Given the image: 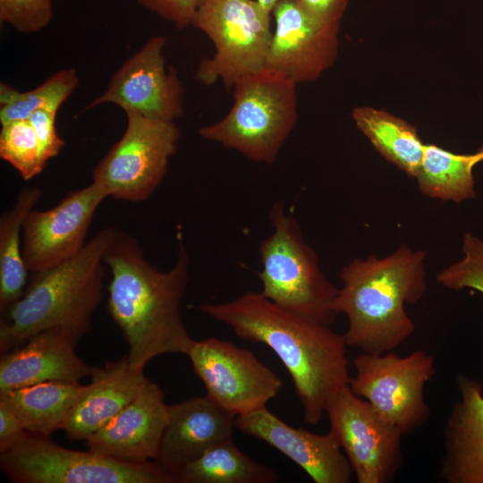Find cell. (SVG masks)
Instances as JSON below:
<instances>
[{"mask_svg":"<svg viewBox=\"0 0 483 483\" xmlns=\"http://www.w3.org/2000/svg\"><path fill=\"white\" fill-rule=\"evenodd\" d=\"M106 199L104 191L91 182L51 208L30 210L22 227V256L28 271L41 272L79 253L87 242L93 216Z\"/></svg>","mask_w":483,"mask_h":483,"instance_id":"14","label":"cell"},{"mask_svg":"<svg viewBox=\"0 0 483 483\" xmlns=\"http://www.w3.org/2000/svg\"><path fill=\"white\" fill-rule=\"evenodd\" d=\"M296 86L267 67L242 77L227 114L199 128V136L253 162L275 163L298 120Z\"/></svg>","mask_w":483,"mask_h":483,"instance_id":"5","label":"cell"},{"mask_svg":"<svg viewBox=\"0 0 483 483\" xmlns=\"http://www.w3.org/2000/svg\"><path fill=\"white\" fill-rule=\"evenodd\" d=\"M235 419L208 395L168 405L167 422L155 460L175 476L210 447L233 439Z\"/></svg>","mask_w":483,"mask_h":483,"instance_id":"18","label":"cell"},{"mask_svg":"<svg viewBox=\"0 0 483 483\" xmlns=\"http://www.w3.org/2000/svg\"><path fill=\"white\" fill-rule=\"evenodd\" d=\"M126 115L123 135L97 165L92 182L107 198L137 203L148 199L161 184L181 133L175 122Z\"/></svg>","mask_w":483,"mask_h":483,"instance_id":"9","label":"cell"},{"mask_svg":"<svg viewBox=\"0 0 483 483\" xmlns=\"http://www.w3.org/2000/svg\"><path fill=\"white\" fill-rule=\"evenodd\" d=\"M235 427L273 446L315 483H350L353 470L335 436L293 428L266 408L237 416Z\"/></svg>","mask_w":483,"mask_h":483,"instance_id":"16","label":"cell"},{"mask_svg":"<svg viewBox=\"0 0 483 483\" xmlns=\"http://www.w3.org/2000/svg\"><path fill=\"white\" fill-rule=\"evenodd\" d=\"M144 8L182 30L191 25L199 0H138Z\"/></svg>","mask_w":483,"mask_h":483,"instance_id":"32","label":"cell"},{"mask_svg":"<svg viewBox=\"0 0 483 483\" xmlns=\"http://www.w3.org/2000/svg\"><path fill=\"white\" fill-rule=\"evenodd\" d=\"M165 38H149L113 75L106 91L87 109L111 103L125 114L175 122L184 114V89L174 69L167 70L163 50Z\"/></svg>","mask_w":483,"mask_h":483,"instance_id":"13","label":"cell"},{"mask_svg":"<svg viewBox=\"0 0 483 483\" xmlns=\"http://www.w3.org/2000/svg\"><path fill=\"white\" fill-rule=\"evenodd\" d=\"M191 25L215 47L202 60L196 79L231 89L242 77L266 67L272 38L271 13L257 0H199Z\"/></svg>","mask_w":483,"mask_h":483,"instance_id":"7","label":"cell"},{"mask_svg":"<svg viewBox=\"0 0 483 483\" xmlns=\"http://www.w3.org/2000/svg\"><path fill=\"white\" fill-rule=\"evenodd\" d=\"M462 257L436 275L438 284L452 290L473 289L483 293V240L465 233L462 242Z\"/></svg>","mask_w":483,"mask_h":483,"instance_id":"29","label":"cell"},{"mask_svg":"<svg viewBox=\"0 0 483 483\" xmlns=\"http://www.w3.org/2000/svg\"><path fill=\"white\" fill-rule=\"evenodd\" d=\"M116 230L102 228L75 256L32 274L22 296L4 313L2 354L43 331L58 330L78 341L90 329L103 294L104 257Z\"/></svg>","mask_w":483,"mask_h":483,"instance_id":"4","label":"cell"},{"mask_svg":"<svg viewBox=\"0 0 483 483\" xmlns=\"http://www.w3.org/2000/svg\"><path fill=\"white\" fill-rule=\"evenodd\" d=\"M199 309L227 325L238 337L263 343L276 354L293 382L307 424H318L329 400L348 385L345 337L330 326L255 292L225 302L204 303Z\"/></svg>","mask_w":483,"mask_h":483,"instance_id":"1","label":"cell"},{"mask_svg":"<svg viewBox=\"0 0 483 483\" xmlns=\"http://www.w3.org/2000/svg\"><path fill=\"white\" fill-rule=\"evenodd\" d=\"M355 374L348 386L377 414L402 435L425 424L430 410L424 397L426 384L436 374L433 355L416 350L405 356L393 351L361 352L353 360Z\"/></svg>","mask_w":483,"mask_h":483,"instance_id":"10","label":"cell"},{"mask_svg":"<svg viewBox=\"0 0 483 483\" xmlns=\"http://www.w3.org/2000/svg\"><path fill=\"white\" fill-rule=\"evenodd\" d=\"M38 187L23 189L0 216V310L4 314L26 289L28 268L22 256V227L30 210L40 200Z\"/></svg>","mask_w":483,"mask_h":483,"instance_id":"25","label":"cell"},{"mask_svg":"<svg viewBox=\"0 0 483 483\" xmlns=\"http://www.w3.org/2000/svg\"><path fill=\"white\" fill-rule=\"evenodd\" d=\"M77 72L63 69L45 82L29 91L2 82L0 84V123L2 125L15 120H27L39 109L58 111L63 103L78 86Z\"/></svg>","mask_w":483,"mask_h":483,"instance_id":"27","label":"cell"},{"mask_svg":"<svg viewBox=\"0 0 483 483\" xmlns=\"http://www.w3.org/2000/svg\"><path fill=\"white\" fill-rule=\"evenodd\" d=\"M83 386L79 381H47L0 394L31 435L49 436L62 429Z\"/></svg>","mask_w":483,"mask_h":483,"instance_id":"22","label":"cell"},{"mask_svg":"<svg viewBox=\"0 0 483 483\" xmlns=\"http://www.w3.org/2000/svg\"><path fill=\"white\" fill-rule=\"evenodd\" d=\"M180 483H274L273 469L242 453L233 439L215 445L175 473Z\"/></svg>","mask_w":483,"mask_h":483,"instance_id":"26","label":"cell"},{"mask_svg":"<svg viewBox=\"0 0 483 483\" xmlns=\"http://www.w3.org/2000/svg\"><path fill=\"white\" fill-rule=\"evenodd\" d=\"M29 435L16 415L0 402V453L14 448Z\"/></svg>","mask_w":483,"mask_h":483,"instance_id":"33","label":"cell"},{"mask_svg":"<svg viewBox=\"0 0 483 483\" xmlns=\"http://www.w3.org/2000/svg\"><path fill=\"white\" fill-rule=\"evenodd\" d=\"M52 16V0H0V21L18 32H38L47 26Z\"/></svg>","mask_w":483,"mask_h":483,"instance_id":"30","label":"cell"},{"mask_svg":"<svg viewBox=\"0 0 483 483\" xmlns=\"http://www.w3.org/2000/svg\"><path fill=\"white\" fill-rule=\"evenodd\" d=\"M426 251L401 244L384 258H354L340 271L336 314L347 318V346L362 352L394 351L415 331L406 304L423 297Z\"/></svg>","mask_w":483,"mask_h":483,"instance_id":"3","label":"cell"},{"mask_svg":"<svg viewBox=\"0 0 483 483\" xmlns=\"http://www.w3.org/2000/svg\"><path fill=\"white\" fill-rule=\"evenodd\" d=\"M56 114L54 110L39 109L29 118L38 139L42 159L46 165L56 157L64 146V140L56 130Z\"/></svg>","mask_w":483,"mask_h":483,"instance_id":"31","label":"cell"},{"mask_svg":"<svg viewBox=\"0 0 483 483\" xmlns=\"http://www.w3.org/2000/svg\"><path fill=\"white\" fill-rule=\"evenodd\" d=\"M104 261L110 272L108 310L129 345L132 368L144 371L163 354L187 355L194 340L180 310L190 265L183 242L174 266L161 271L145 258L133 236L117 229Z\"/></svg>","mask_w":483,"mask_h":483,"instance_id":"2","label":"cell"},{"mask_svg":"<svg viewBox=\"0 0 483 483\" xmlns=\"http://www.w3.org/2000/svg\"><path fill=\"white\" fill-rule=\"evenodd\" d=\"M456 383L459 399L445 422L438 474L447 483H483V388L462 374Z\"/></svg>","mask_w":483,"mask_h":483,"instance_id":"20","label":"cell"},{"mask_svg":"<svg viewBox=\"0 0 483 483\" xmlns=\"http://www.w3.org/2000/svg\"><path fill=\"white\" fill-rule=\"evenodd\" d=\"M77 340L58 330L40 332L21 347L2 354L0 394L47 381H79L95 367L74 350Z\"/></svg>","mask_w":483,"mask_h":483,"instance_id":"19","label":"cell"},{"mask_svg":"<svg viewBox=\"0 0 483 483\" xmlns=\"http://www.w3.org/2000/svg\"><path fill=\"white\" fill-rule=\"evenodd\" d=\"M483 154H458L435 144H425L414 179L427 197L461 202L476 197L473 169Z\"/></svg>","mask_w":483,"mask_h":483,"instance_id":"24","label":"cell"},{"mask_svg":"<svg viewBox=\"0 0 483 483\" xmlns=\"http://www.w3.org/2000/svg\"><path fill=\"white\" fill-rule=\"evenodd\" d=\"M477 151L483 154V143L481 144V146L479 148Z\"/></svg>","mask_w":483,"mask_h":483,"instance_id":"36","label":"cell"},{"mask_svg":"<svg viewBox=\"0 0 483 483\" xmlns=\"http://www.w3.org/2000/svg\"><path fill=\"white\" fill-rule=\"evenodd\" d=\"M187 356L207 395L235 417L266 408L283 386L255 353L217 337L194 340Z\"/></svg>","mask_w":483,"mask_h":483,"instance_id":"11","label":"cell"},{"mask_svg":"<svg viewBox=\"0 0 483 483\" xmlns=\"http://www.w3.org/2000/svg\"><path fill=\"white\" fill-rule=\"evenodd\" d=\"M315 19L326 23H340L349 0H297Z\"/></svg>","mask_w":483,"mask_h":483,"instance_id":"34","label":"cell"},{"mask_svg":"<svg viewBox=\"0 0 483 483\" xmlns=\"http://www.w3.org/2000/svg\"><path fill=\"white\" fill-rule=\"evenodd\" d=\"M262 7L272 13V10L277 0H257Z\"/></svg>","mask_w":483,"mask_h":483,"instance_id":"35","label":"cell"},{"mask_svg":"<svg viewBox=\"0 0 483 483\" xmlns=\"http://www.w3.org/2000/svg\"><path fill=\"white\" fill-rule=\"evenodd\" d=\"M168 418L165 394L146 378L137 396L86 440L89 450L142 463L156 459Z\"/></svg>","mask_w":483,"mask_h":483,"instance_id":"17","label":"cell"},{"mask_svg":"<svg viewBox=\"0 0 483 483\" xmlns=\"http://www.w3.org/2000/svg\"><path fill=\"white\" fill-rule=\"evenodd\" d=\"M268 216L273 231L258 246L261 294L286 309L331 326L337 315L338 288L321 270L317 253L284 203L276 201Z\"/></svg>","mask_w":483,"mask_h":483,"instance_id":"6","label":"cell"},{"mask_svg":"<svg viewBox=\"0 0 483 483\" xmlns=\"http://www.w3.org/2000/svg\"><path fill=\"white\" fill-rule=\"evenodd\" d=\"M329 432L347 457L358 483H387L403 462L402 434L345 386L328 402Z\"/></svg>","mask_w":483,"mask_h":483,"instance_id":"12","label":"cell"},{"mask_svg":"<svg viewBox=\"0 0 483 483\" xmlns=\"http://www.w3.org/2000/svg\"><path fill=\"white\" fill-rule=\"evenodd\" d=\"M275 29L266 67L297 85L312 82L335 62L340 23H326L309 15L297 0H277Z\"/></svg>","mask_w":483,"mask_h":483,"instance_id":"15","label":"cell"},{"mask_svg":"<svg viewBox=\"0 0 483 483\" xmlns=\"http://www.w3.org/2000/svg\"><path fill=\"white\" fill-rule=\"evenodd\" d=\"M2 470L20 483H174V473L157 461L142 463L113 459L89 450L59 446L48 436L30 434L1 453Z\"/></svg>","mask_w":483,"mask_h":483,"instance_id":"8","label":"cell"},{"mask_svg":"<svg viewBox=\"0 0 483 483\" xmlns=\"http://www.w3.org/2000/svg\"><path fill=\"white\" fill-rule=\"evenodd\" d=\"M356 127L387 161L415 178L424 143L412 124L385 110L358 106L352 112Z\"/></svg>","mask_w":483,"mask_h":483,"instance_id":"23","label":"cell"},{"mask_svg":"<svg viewBox=\"0 0 483 483\" xmlns=\"http://www.w3.org/2000/svg\"><path fill=\"white\" fill-rule=\"evenodd\" d=\"M0 157L10 164L25 181L38 175L46 166L36 131L29 119L2 125Z\"/></svg>","mask_w":483,"mask_h":483,"instance_id":"28","label":"cell"},{"mask_svg":"<svg viewBox=\"0 0 483 483\" xmlns=\"http://www.w3.org/2000/svg\"><path fill=\"white\" fill-rule=\"evenodd\" d=\"M145 379L127 356L95 367L62 429L72 440H87L137 396Z\"/></svg>","mask_w":483,"mask_h":483,"instance_id":"21","label":"cell"}]
</instances>
